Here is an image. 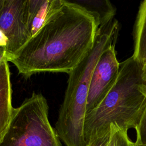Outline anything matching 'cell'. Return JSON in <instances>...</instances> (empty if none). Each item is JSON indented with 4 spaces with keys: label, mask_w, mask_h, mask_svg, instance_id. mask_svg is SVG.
Returning <instances> with one entry per match:
<instances>
[{
    "label": "cell",
    "mask_w": 146,
    "mask_h": 146,
    "mask_svg": "<svg viewBox=\"0 0 146 146\" xmlns=\"http://www.w3.org/2000/svg\"><path fill=\"white\" fill-rule=\"evenodd\" d=\"M127 132L116 125L111 124L108 146H135V142L131 140Z\"/></svg>",
    "instance_id": "10"
},
{
    "label": "cell",
    "mask_w": 146,
    "mask_h": 146,
    "mask_svg": "<svg viewBox=\"0 0 146 146\" xmlns=\"http://www.w3.org/2000/svg\"><path fill=\"white\" fill-rule=\"evenodd\" d=\"M142 64L131 56L120 63L117 78L109 92L94 108L86 113V143L110 131V125L135 129L146 107Z\"/></svg>",
    "instance_id": "2"
},
{
    "label": "cell",
    "mask_w": 146,
    "mask_h": 146,
    "mask_svg": "<svg viewBox=\"0 0 146 146\" xmlns=\"http://www.w3.org/2000/svg\"><path fill=\"white\" fill-rule=\"evenodd\" d=\"M110 131L99 136L86 143V146H108Z\"/></svg>",
    "instance_id": "12"
},
{
    "label": "cell",
    "mask_w": 146,
    "mask_h": 146,
    "mask_svg": "<svg viewBox=\"0 0 146 146\" xmlns=\"http://www.w3.org/2000/svg\"><path fill=\"white\" fill-rule=\"evenodd\" d=\"M135 129L136 132V140L135 143L146 146V107Z\"/></svg>",
    "instance_id": "11"
},
{
    "label": "cell",
    "mask_w": 146,
    "mask_h": 146,
    "mask_svg": "<svg viewBox=\"0 0 146 146\" xmlns=\"http://www.w3.org/2000/svg\"><path fill=\"white\" fill-rule=\"evenodd\" d=\"M0 30L7 39L9 62L31 38L29 0H0Z\"/></svg>",
    "instance_id": "5"
},
{
    "label": "cell",
    "mask_w": 146,
    "mask_h": 146,
    "mask_svg": "<svg viewBox=\"0 0 146 146\" xmlns=\"http://www.w3.org/2000/svg\"><path fill=\"white\" fill-rule=\"evenodd\" d=\"M119 29V22L115 19L99 28L92 48L68 74L67 87L55 128L66 146H86L84 123L91 76L103 52L116 42Z\"/></svg>",
    "instance_id": "3"
},
{
    "label": "cell",
    "mask_w": 146,
    "mask_h": 146,
    "mask_svg": "<svg viewBox=\"0 0 146 146\" xmlns=\"http://www.w3.org/2000/svg\"><path fill=\"white\" fill-rule=\"evenodd\" d=\"M6 56V47L5 46H0V64Z\"/></svg>",
    "instance_id": "15"
},
{
    "label": "cell",
    "mask_w": 146,
    "mask_h": 146,
    "mask_svg": "<svg viewBox=\"0 0 146 146\" xmlns=\"http://www.w3.org/2000/svg\"><path fill=\"white\" fill-rule=\"evenodd\" d=\"M99 27L96 13L65 1L9 62L26 78L43 72L68 74L92 48Z\"/></svg>",
    "instance_id": "1"
},
{
    "label": "cell",
    "mask_w": 146,
    "mask_h": 146,
    "mask_svg": "<svg viewBox=\"0 0 146 146\" xmlns=\"http://www.w3.org/2000/svg\"><path fill=\"white\" fill-rule=\"evenodd\" d=\"M135 146H143V145H139V144H136V143H135Z\"/></svg>",
    "instance_id": "17"
},
{
    "label": "cell",
    "mask_w": 146,
    "mask_h": 146,
    "mask_svg": "<svg viewBox=\"0 0 146 146\" xmlns=\"http://www.w3.org/2000/svg\"><path fill=\"white\" fill-rule=\"evenodd\" d=\"M132 58L143 64L146 62V0L141 2L133 29Z\"/></svg>",
    "instance_id": "9"
},
{
    "label": "cell",
    "mask_w": 146,
    "mask_h": 146,
    "mask_svg": "<svg viewBox=\"0 0 146 146\" xmlns=\"http://www.w3.org/2000/svg\"><path fill=\"white\" fill-rule=\"evenodd\" d=\"M7 44V39L5 34L0 30V46H5L6 47Z\"/></svg>",
    "instance_id": "13"
},
{
    "label": "cell",
    "mask_w": 146,
    "mask_h": 146,
    "mask_svg": "<svg viewBox=\"0 0 146 146\" xmlns=\"http://www.w3.org/2000/svg\"><path fill=\"white\" fill-rule=\"evenodd\" d=\"M116 42L102 54L94 70L90 84L86 113L94 108L106 96L116 82L120 63L116 58Z\"/></svg>",
    "instance_id": "6"
},
{
    "label": "cell",
    "mask_w": 146,
    "mask_h": 146,
    "mask_svg": "<svg viewBox=\"0 0 146 146\" xmlns=\"http://www.w3.org/2000/svg\"><path fill=\"white\" fill-rule=\"evenodd\" d=\"M144 92L145 94V95H146V86H144Z\"/></svg>",
    "instance_id": "16"
},
{
    "label": "cell",
    "mask_w": 146,
    "mask_h": 146,
    "mask_svg": "<svg viewBox=\"0 0 146 146\" xmlns=\"http://www.w3.org/2000/svg\"><path fill=\"white\" fill-rule=\"evenodd\" d=\"M0 146H62L48 119V106L40 93L33 92L14 108Z\"/></svg>",
    "instance_id": "4"
},
{
    "label": "cell",
    "mask_w": 146,
    "mask_h": 146,
    "mask_svg": "<svg viewBox=\"0 0 146 146\" xmlns=\"http://www.w3.org/2000/svg\"><path fill=\"white\" fill-rule=\"evenodd\" d=\"M64 1L29 0V22L31 37L61 9Z\"/></svg>",
    "instance_id": "8"
},
{
    "label": "cell",
    "mask_w": 146,
    "mask_h": 146,
    "mask_svg": "<svg viewBox=\"0 0 146 146\" xmlns=\"http://www.w3.org/2000/svg\"><path fill=\"white\" fill-rule=\"evenodd\" d=\"M13 110L10 72L5 57L0 64V140L9 127Z\"/></svg>",
    "instance_id": "7"
},
{
    "label": "cell",
    "mask_w": 146,
    "mask_h": 146,
    "mask_svg": "<svg viewBox=\"0 0 146 146\" xmlns=\"http://www.w3.org/2000/svg\"><path fill=\"white\" fill-rule=\"evenodd\" d=\"M142 79L144 84L146 86V62L142 64Z\"/></svg>",
    "instance_id": "14"
}]
</instances>
